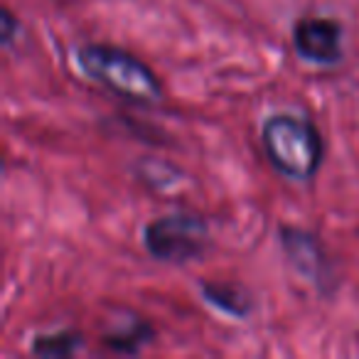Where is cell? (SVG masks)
<instances>
[{
	"label": "cell",
	"mask_w": 359,
	"mask_h": 359,
	"mask_svg": "<svg viewBox=\"0 0 359 359\" xmlns=\"http://www.w3.org/2000/svg\"><path fill=\"white\" fill-rule=\"evenodd\" d=\"M101 342L116 354H140L148 344L155 342V327L148 320L130 315L123 325H116L114 330H109L101 337Z\"/></svg>",
	"instance_id": "obj_7"
},
{
	"label": "cell",
	"mask_w": 359,
	"mask_h": 359,
	"mask_svg": "<svg viewBox=\"0 0 359 359\" xmlns=\"http://www.w3.org/2000/svg\"><path fill=\"white\" fill-rule=\"evenodd\" d=\"M298 60L313 67H337L344 60V30L334 18H300L290 32Z\"/></svg>",
	"instance_id": "obj_4"
},
{
	"label": "cell",
	"mask_w": 359,
	"mask_h": 359,
	"mask_svg": "<svg viewBox=\"0 0 359 359\" xmlns=\"http://www.w3.org/2000/svg\"><path fill=\"white\" fill-rule=\"evenodd\" d=\"M22 32V25H20V20L15 18V13L11 11V8H3V47L6 50H11L13 45H15V37Z\"/></svg>",
	"instance_id": "obj_9"
},
{
	"label": "cell",
	"mask_w": 359,
	"mask_h": 359,
	"mask_svg": "<svg viewBox=\"0 0 359 359\" xmlns=\"http://www.w3.org/2000/svg\"><path fill=\"white\" fill-rule=\"evenodd\" d=\"M76 69L89 81L130 104L155 106L163 101V81L133 52L109 42H86L74 50Z\"/></svg>",
	"instance_id": "obj_1"
},
{
	"label": "cell",
	"mask_w": 359,
	"mask_h": 359,
	"mask_svg": "<svg viewBox=\"0 0 359 359\" xmlns=\"http://www.w3.org/2000/svg\"><path fill=\"white\" fill-rule=\"evenodd\" d=\"M143 246L160 264H192L210 249V224L197 212H170L143 226Z\"/></svg>",
	"instance_id": "obj_3"
},
{
	"label": "cell",
	"mask_w": 359,
	"mask_h": 359,
	"mask_svg": "<svg viewBox=\"0 0 359 359\" xmlns=\"http://www.w3.org/2000/svg\"><path fill=\"white\" fill-rule=\"evenodd\" d=\"M261 145L271 168L290 182H310L320 172L325 140L310 118L293 111L271 114L261 123Z\"/></svg>",
	"instance_id": "obj_2"
},
{
	"label": "cell",
	"mask_w": 359,
	"mask_h": 359,
	"mask_svg": "<svg viewBox=\"0 0 359 359\" xmlns=\"http://www.w3.org/2000/svg\"><path fill=\"white\" fill-rule=\"evenodd\" d=\"M278 241L288 264L295 269V273H300L303 278H308L310 283L320 285V288L332 280V266H330L327 254H325L323 244H320V239L313 231L280 224Z\"/></svg>",
	"instance_id": "obj_5"
},
{
	"label": "cell",
	"mask_w": 359,
	"mask_h": 359,
	"mask_svg": "<svg viewBox=\"0 0 359 359\" xmlns=\"http://www.w3.org/2000/svg\"><path fill=\"white\" fill-rule=\"evenodd\" d=\"M84 347V334L76 330H57V332L35 334L30 352L42 359H69Z\"/></svg>",
	"instance_id": "obj_8"
},
{
	"label": "cell",
	"mask_w": 359,
	"mask_h": 359,
	"mask_svg": "<svg viewBox=\"0 0 359 359\" xmlns=\"http://www.w3.org/2000/svg\"><path fill=\"white\" fill-rule=\"evenodd\" d=\"M200 295L210 308L222 313L231 320H249L254 315V295L241 283H229V280H200Z\"/></svg>",
	"instance_id": "obj_6"
}]
</instances>
